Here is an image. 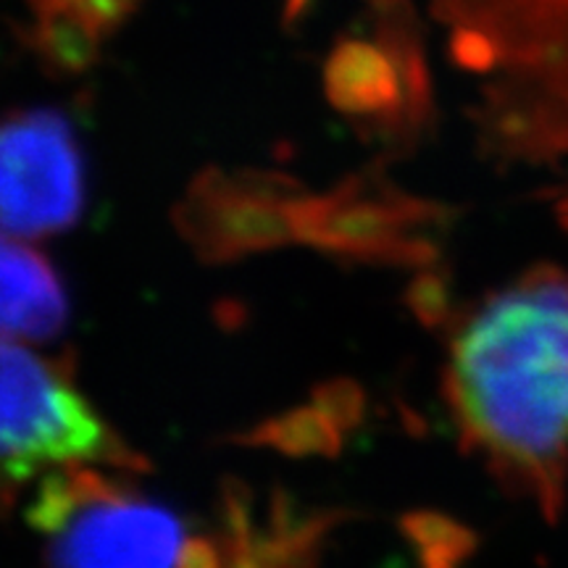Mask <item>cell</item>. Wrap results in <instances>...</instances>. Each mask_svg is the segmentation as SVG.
I'll return each mask as SVG.
<instances>
[{
	"instance_id": "cell-1",
	"label": "cell",
	"mask_w": 568,
	"mask_h": 568,
	"mask_svg": "<svg viewBox=\"0 0 568 568\" xmlns=\"http://www.w3.org/2000/svg\"><path fill=\"white\" fill-rule=\"evenodd\" d=\"M445 393L464 443L545 516L568 477V274L537 268L458 326Z\"/></svg>"
},
{
	"instance_id": "cell-2",
	"label": "cell",
	"mask_w": 568,
	"mask_h": 568,
	"mask_svg": "<svg viewBox=\"0 0 568 568\" xmlns=\"http://www.w3.org/2000/svg\"><path fill=\"white\" fill-rule=\"evenodd\" d=\"M460 61L485 80L481 124L503 153L568 155V0H445Z\"/></svg>"
},
{
	"instance_id": "cell-3",
	"label": "cell",
	"mask_w": 568,
	"mask_h": 568,
	"mask_svg": "<svg viewBox=\"0 0 568 568\" xmlns=\"http://www.w3.org/2000/svg\"><path fill=\"white\" fill-rule=\"evenodd\" d=\"M27 521L40 531L48 568H224L222 550L176 510L101 464L45 474Z\"/></svg>"
},
{
	"instance_id": "cell-4",
	"label": "cell",
	"mask_w": 568,
	"mask_h": 568,
	"mask_svg": "<svg viewBox=\"0 0 568 568\" xmlns=\"http://www.w3.org/2000/svg\"><path fill=\"white\" fill-rule=\"evenodd\" d=\"M82 464L138 466L61 366L0 337V506L40 474Z\"/></svg>"
},
{
	"instance_id": "cell-5",
	"label": "cell",
	"mask_w": 568,
	"mask_h": 568,
	"mask_svg": "<svg viewBox=\"0 0 568 568\" xmlns=\"http://www.w3.org/2000/svg\"><path fill=\"white\" fill-rule=\"evenodd\" d=\"M84 159L59 111L32 109L0 119V230L51 237L80 222Z\"/></svg>"
},
{
	"instance_id": "cell-6",
	"label": "cell",
	"mask_w": 568,
	"mask_h": 568,
	"mask_svg": "<svg viewBox=\"0 0 568 568\" xmlns=\"http://www.w3.org/2000/svg\"><path fill=\"white\" fill-rule=\"evenodd\" d=\"M67 316V293L51 261L24 237L0 230V337L53 339Z\"/></svg>"
},
{
	"instance_id": "cell-7",
	"label": "cell",
	"mask_w": 568,
	"mask_h": 568,
	"mask_svg": "<svg viewBox=\"0 0 568 568\" xmlns=\"http://www.w3.org/2000/svg\"><path fill=\"white\" fill-rule=\"evenodd\" d=\"M142 0H27L45 53L82 63Z\"/></svg>"
},
{
	"instance_id": "cell-8",
	"label": "cell",
	"mask_w": 568,
	"mask_h": 568,
	"mask_svg": "<svg viewBox=\"0 0 568 568\" xmlns=\"http://www.w3.org/2000/svg\"><path fill=\"white\" fill-rule=\"evenodd\" d=\"M560 211H564V216H566V222H568V197L564 201V205H560Z\"/></svg>"
}]
</instances>
